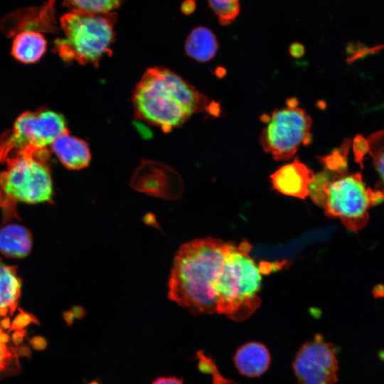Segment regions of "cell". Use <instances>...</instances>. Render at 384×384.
Wrapping results in <instances>:
<instances>
[{
	"instance_id": "cell-4",
	"label": "cell",
	"mask_w": 384,
	"mask_h": 384,
	"mask_svg": "<svg viewBox=\"0 0 384 384\" xmlns=\"http://www.w3.org/2000/svg\"><path fill=\"white\" fill-rule=\"evenodd\" d=\"M246 241L233 243L226 255L216 286V313L235 321L249 318L261 304L262 269L249 255Z\"/></svg>"
},
{
	"instance_id": "cell-2",
	"label": "cell",
	"mask_w": 384,
	"mask_h": 384,
	"mask_svg": "<svg viewBox=\"0 0 384 384\" xmlns=\"http://www.w3.org/2000/svg\"><path fill=\"white\" fill-rule=\"evenodd\" d=\"M345 147L319 159L324 169L309 186V196L331 218H338L349 230L356 232L366 225L369 209L384 200V193L366 186L359 172L348 169Z\"/></svg>"
},
{
	"instance_id": "cell-8",
	"label": "cell",
	"mask_w": 384,
	"mask_h": 384,
	"mask_svg": "<svg viewBox=\"0 0 384 384\" xmlns=\"http://www.w3.org/2000/svg\"><path fill=\"white\" fill-rule=\"evenodd\" d=\"M297 104V100L290 99L286 107L275 110L267 116L260 142L263 150L274 160H289L302 145L311 142L312 119Z\"/></svg>"
},
{
	"instance_id": "cell-13",
	"label": "cell",
	"mask_w": 384,
	"mask_h": 384,
	"mask_svg": "<svg viewBox=\"0 0 384 384\" xmlns=\"http://www.w3.org/2000/svg\"><path fill=\"white\" fill-rule=\"evenodd\" d=\"M32 248V235L24 226L18 224L5 225L0 230V252L12 258L27 256Z\"/></svg>"
},
{
	"instance_id": "cell-7",
	"label": "cell",
	"mask_w": 384,
	"mask_h": 384,
	"mask_svg": "<svg viewBox=\"0 0 384 384\" xmlns=\"http://www.w3.org/2000/svg\"><path fill=\"white\" fill-rule=\"evenodd\" d=\"M68 132L66 121L58 112L48 110L24 112L0 138V163L48 150V146Z\"/></svg>"
},
{
	"instance_id": "cell-9",
	"label": "cell",
	"mask_w": 384,
	"mask_h": 384,
	"mask_svg": "<svg viewBox=\"0 0 384 384\" xmlns=\"http://www.w3.org/2000/svg\"><path fill=\"white\" fill-rule=\"evenodd\" d=\"M292 368L298 384H334L338 369L336 349L321 335H316L299 348Z\"/></svg>"
},
{
	"instance_id": "cell-11",
	"label": "cell",
	"mask_w": 384,
	"mask_h": 384,
	"mask_svg": "<svg viewBox=\"0 0 384 384\" xmlns=\"http://www.w3.org/2000/svg\"><path fill=\"white\" fill-rule=\"evenodd\" d=\"M233 361L235 368L241 375L256 378L267 370L271 356L265 344L258 341H249L237 349Z\"/></svg>"
},
{
	"instance_id": "cell-14",
	"label": "cell",
	"mask_w": 384,
	"mask_h": 384,
	"mask_svg": "<svg viewBox=\"0 0 384 384\" xmlns=\"http://www.w3.org/2000/svg\"><path fill=\"white\" fill-rule=\"evenodd\" d=\"M17 268L0 260V316H11L15 311L21 295V280Z\"/></svg>"
},
{
	"instance_id": "cell-20",
	"label": "cell",
	"mask_w": 384,
	"mask_h": 384,
	"mask_svg": "<svg viewBox=\"0 0 384 384\" xmlns=\"http://www.w3.org/2000/svg\"><path fill=\"white\" fill-rule=\"evenodd\" d=\"M9 340V336L0 326V373H4L14 359V353L8 344Z\"/></svg>"
},
{
	"instance_id": "cell-3",
	"label": "cell",
	"mask_w": 384,
	"mask_h": 384,
	"mask_svg": "<svg viewBox=\"0 0 384 384\" xmlns=\"http://www.w3.org/2000/svg\"><path fill=\"white\" fill-rule=\"evenodd\" d=\"M132 103L137 118L164 132L182 125L196 113H216L211 108L218 107L181 76L162 67L150 68L143 74Z\"/></svg>"
},
{
	"instance_id": "cell-19",
	"label": "cell",
	"mask_w": 384,
	"mask_h": 384,
	"mask_svg": "<svg viewBox=\"0 0 384 384\" xmlns=\"http://www.w3.org/2000/svg\"><path fill=\"white\" fill-rule=\"evenodd\" d=\"M210 9L223 26L230 24L240 13V0H208Z\"/></svg>"
},
{
	"instance_id": "cell-16",
	"label": "cell",
	"mask_w": 384,
	"mask_h": 384,
	"mask_svg": "<svg viewBox=\"0 0 384 384\" xmlns=\"http://www.w3.org/2000/svg\"><path fill=\"white\" fill-rule=\"evenodd\" d=\"M218 48L215 35L208 28L198 26L186 38L185 50L188 56L199 62L212 59Z\"/></svg>"
},
{
	"instance_id": "cell-1",
	"label": "cell",
	"mask_w": 384,
	"mask_h": 384,
	"mask_svg": "<svg viewBox=\"0 0 384 384\" xmlns=\"http://www.w3.org/2000/svg\"><path fill=\"white\" fill-rule=\"evenodd\" d=\"M233 245L210 237L183 244L171 271L169 299L193 314L216 313V286Z\"/></svg>"
},
{
	"instance_id": "cell-5",
	"label": "cell",
	"mask_w": 384,
	"mask_h": 384,
	"mask_svg": "<svg viewBox=\"0 0 384 384\" xmlns=\"http://www.w3.org/2000/svg\"><path fill=\"white\" fill-rule=\"evenodd\" d=\"M117 19L114 12L70 10L60 19L64 38L55 41V48L65 60L97 66L105 55L112 53Z\"/></svg>"
},
{
	"instance_id": "cell-17",
	"label": "cell",
	"mask_w": 384,
	"mask_h": 384,
	"mask_svg": "<svg viewBox=\"0 0 384 384\" xmlns=\"http://www.w3.org/2000/svg\"><path fill=\"white\" fill-rule=\"evenodd\" d=\"M366 147L380 178L381 187L378 190L384 193V129L370 134L366 140Z\"/></svg>"
},
{
	"instance_id": "cell-22",
	"label": "cell",
	"mask_w": 384,
	"mask_h": 384,
	"mask_svg": "<svg viewBox=\"0 0 384 384\" xmlns=\"http://www.w3.org/2000/svg\"><path fill=\"white\" fill-rule=\"evenodd\" d=\"M289 51L292 55L298 58L302 55L304 48L302 44L295 43L290 46Z\"/></svg>"
},
{
	"instance_id": "cell-23",
	"label": "cell",
	"mask_w": 384,
	"mask_h": 384,
	"mask_svg": "<svg viewBox=\"0 0 384 384\" xmlns=\"http://www.w3.org/2000/svg\"><path fill=\"white\" fill-rule=\"evenodd\" d=\"M90 384H98V383L96 382H93V383H91Z\"/></svg>"
},
{
	"instance_id": "cell-15",
	"label": "cell",
	"mask_w": 384,
	"mask_h": 384,
	"mask_svg": "<svg viewBox=\"0 0 384 384\" xmlns=\"http://www.w3.org/2000/svg\"><path fill=\"white\" fill-rule=\"evenodd\" d=\"M46 46L47 41L40 32L23 31L18 33L13 41L11 54L18 61L32 63L42 57Z\"/></svg>"
},
{
	"instance_id": "cell-18",
	"label": "cell",
	"mask_w": 384,
	"mask_h": 384,
	"mask_svg": "<svg viewBox=\"0 0 384 384\" xmlns=\"http://www.w3.org/2000/svg\"><path fill=\"white\" fill-rule=\"evenodd\" d=\"M124 0H63V5L70 10H80L96 14L113 12Z\"/></svg>"
},
{
	"instance_id": "cell-12",
	"label": "cell",
	"mask_w": 384,
	"mask_h": 384,
	"mask_svg": "<svg viewBox=\"0 0 384 384\" xmlns=\"http://www.w3.org/2000/svg\"><path fill=\"white\" fill-rule=\"evenodd\" d=\"M50 146L60 162L69 169H81L90 164L91 154L88 144L68 132L58 137Z\"/></svg>"
},
{
	"instance_id": "cell-21",
	"label": "cell",
	"mask_w": 384,
	"mask_h": 384,
	"mask_svg": "<svg viewBox=\"0 0 384 384\" xmlns=\"http://www.w3.org/2000/svg\"><path fill=\"white\" fill-rule=\"evenodd\" d=\"M151 384H183V383L181 379L176 377H160Z\"/></svg>"
},
{
	"instance_id": "cell-6",
	"label": "cell",
	"mask_w": 384,
	"mask_h": 384,
	"mask_svg": "<svg viewBox=\"0 0 384 384\" xmlns=\"http://www.w3.org/2000/svg\"><path fill=\"white\" fill-rule=\"evenodd\" d=\"M48 150L23 155L7 164L0 173V206L6 212L18 202L38 203L50 201L53 183L48 166Z\"/></svg>"
},
{
	"instance_id": "cell-10",
	"label": "cell",
	"mask_w": 384,
	"mask_h": 384,
	"mask_svg": "<svg viewBox=\"0 0 384 384\" xmlns=\"http://www.w3.org/2000/svg\"><path fill=\"white\" fill-rule=\"evenodd\" d=\"M314 177V172L297 158L279 167L271 176L274 189L294 198L304 199Z\"/></svg>"
}]
</instances>
